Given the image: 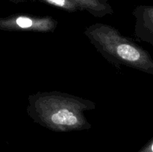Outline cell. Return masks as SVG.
<instances>
[{"label":"cell","instance_id":"obj_1","mask_svg":"<svg viewBox=\"0 0 153 152\" xmlns=\"http://www.w3.org/2000/svg\"><path fill=\"white\" fill-rule=\"evenodd\" d=\"M96 108L95 103L79 96L52 91L37 92L28 98L27 113L35 123L55 132L91 129L85 112Z\"/></svg>","mask_w":153,"mask_h":152},{"label":"cell","instance_id":"obj_2","mask_svg":"<svg viewBox=\"0 0 153 152\" xmlns=\"http://www.w3.org/2000/svg\"><path fill=\"white\" fill-rule=\"evenodd\" d=\"M84 34L105 59L117 68L126 66L153 75V61L149 52L114 27L96 23L86 28Z\"/></svg>","mask_w":153,"mask_h":152},{"label":"cell","instance_id":"obj_3","mask_svg":"<svg viewBox=\"0 0 153 152\" xmlns=\"http://www.w3.org/2000/svg\"><path fill=\"white\" fill-rule=\"evenodd\" d=\"M57 26L58 22L50 16L15 14L0 18V30L5 31L52 33Z\"/></svg>","mask_w":153,"mask_h":152},{"label":"cell","instance_id":"obj_4","mask_svg":"<svg viewBox=\"0 0 153 152\" xmlns=\"http://www.w3.org/2000/svg\"><path fill=\"white\" fill-rule=\"evenodd\" d=\"M134 34L137 39L153 46V10L152 7H139L134 11Z\"/></svg>","mask_w":153,"mask_h":152},{"label":"cell","instance_id":"obj_5","mask_svg":"<svg viewBox=\"0 0 153 152\" xmlns=\"http://www.w3.org/2000/svg\"><path fill=\"white\" fill-rule=\"evenodd\" d=\"M41 1L68 12H75L78 10H81L79 6L74 0H41Z\"/></svg>","mask_w":153,"mask_h":152},{"label":"cell","instance_id":"obj_6","mask_svg":"<svg viewBox=\"0 0 153 152\" xmlns=\"http://www.w3.org/2000/svg\"><path fill=\"white\" fill-rule=\"evenodd\" d=\"M138 152H153V139H150V140Z\"/></svg>","mask_w":153,"mask_h":152}]
</instances>
